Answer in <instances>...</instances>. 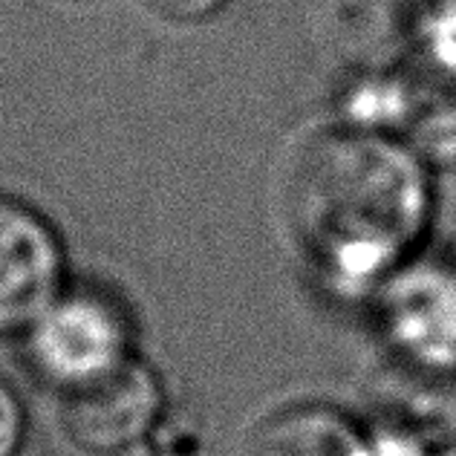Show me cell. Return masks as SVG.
<instances>
[{
	"label": "cell",
	"instance_id": "ba28073f",
	"mask_svg": "<svg viewBox=\"0 0 456 456\" xmlns=\"http://www.w3.org/2000/svg\"><path fill=\"white\" fill-rule=\"evenodd\" d=\"M362 428L327 404H292L255 428L243 456H358Z\"/></svg>",
	"mask_w": 456,
	"mask_h": 456
},
{
	"label": "cell",
	"instance_id": "4fadbf2b",
	"mask_svg": "<svg viewBox=\"0 0 456 456\" xmlns=\"http://www.w3.org/2000/svg\"><path fill=\"white\" fill-rule=\"evenodd\" d=\"M159 18L176 20V23H197L211 15H217V9L225 0H145Z\"/></svg>",
	"mask_w": 456,
	"mask_h": 456
},
{
	"label": "cell",
	"instance_id": "7a4b0ae2",
	"mask_svg": "<svg viewBox=\"0 0 456 456\" xmlns=\"http://www.w3.org/2000/svg\"><path fill=\"white\" fill-rule=\"evenodd\" d=\"M32 373L58 393H73L134 362V327L113 295L64 286L23 332Z\"/></svg>",
	"mask_w": 456,
	"mask_h": 456
},
{
	"label": "cell",
	"instance_id": "6da1fadb",
	"mask_svg": "<svg viewBox=\"0 0 456 456\" xmlns=\"http://www.w3.org/2000/svg\"><path fill=\"white\" fill-rule=\"evenodd\" d=\"M430 208L428 165L404 142L338 125L306 142L286 185V223L304 266L344 301H370L419 255Z\"/></svg>",
	"mask_w": 456,
	"mask_h": 456
},
{
	"label": "cell",
	"instance_id": "9c48e42d",
	"mask_svg": "<svg viewBox=\"0 0 456 456\" xmlns=\"http://www.w3.org/2000/svg\"><path fill=\"white\" fill-rule=\"evenodd\" d=\"M411 69H350V76L335 95L338 127L362 130V134L402 139L411 116Z\"/></svg>",
	"mask_w": 456,
	"mask_h": 456
},
{
	"label": "cell",
	"instance_id": "8992f818",
	"mask_svg": "<svg viewBox=\"0 0 456 456\" xmlns=\"http://www.w3.org/2000/svg\"><path fill=\"white\" fill-rule=\"evenodd\" d=\"M370 419L399 428L428 456H456V373L387 362L370 381Z\"/></svg>",
	"mask_w": 456,
	"mask_h": 456
},
{
	"label": "cell",
	"instance_id": "52a82bcc",
	"mask_svg": "<svg viewBox=\"0 0 456 456\" xmlns=\"http://www.w3.org/2000/svg\"><path fill=\"white\" fill-rule=\"evenodd\" d=\"M422 0H323V41L350 69L402 67Z\"/></svg>",
	"mask_w": 456,
	"mask_h": 456
},
{
	"label": "cell",
	"instance_id": "30bf717a",
	"mask_svg": "<svg viewBox=\"0 0 456 456\" xmlns=\"http://www.w3.org/2000/svg\"><path fill=\"white\" fill-rule=\"evenodd\" d=\"M411 69V116L402 139L419 159L430 165H456V78Z\"/></svg>",
	"mask_w": 456,
	"mask_h": 456
},
{
	"label": "cell",
	"instance_id": "3957f363",
	"mask_svg": "<svg viewBox=\"0 0 456 456\" xmlns=\"http://www.w3.org/2000/svg\"><path fill=\"white\" fill-rule=\"evenodd\" d=\"M390 364L456 373V263L413 255L370 297Z\"/></svg>",
	"mask_w": 456,
	"mask_h": 456
},
{
	"label": "cell",
	"instance_id": "5b68a950",
	"mask_svg": "<svg viewBox=\"0 0 456 456\" xmlns=\"http://www.w3.org/2000/svg\"><path fill=\"white\" fill-rule=\"evenodd\" d=\"M64 248L35 208L0 194V335H23L64 289Z\"/></svg>",
	"mask_w": 456,
	"mask_h": 456
},
{
	"label": "cell",
	"instance_id": "277c9868",
	"mask_svg": "<svg viewBox=\"0 0 456 456\" xmlns=\"http://www.w3.org/2000/svg\"><path fill=\"white\" fill-rule=\"evenodd\" d=\"M165 407L153 370L134 358L113 376L61 395L64 434L87 453L118 456L148 439Z\"/></svg>",
	"mask_w": 456,
	"mask_h": 456
},
{
	"label": "cell",
	"instance_id": "7c38bea8",
	"mask_svg": "<svg viewBox=\"0 0 456 456\" xmlns=\"http://www.w3.org/2000/svg\"><path fill=\"white\" fill-rule=\"evenodd\" d=\"M27 439V413L15 390L0 379V456H18Z\"/></svg>",
	"mask_w": 456,
	"mask_h": 456
},
{
	"label": "cell",
	"instance_id": "8fae6325",
	"mask_svg": "<svg viewBox=\"0 0 456 456\" xmlns=\"http://www.w3.org/2000/svg\"><path fill=\"white\" fill-rule=\"evenodd\" d=\"M358 456H428V453L419 448V442L402 434L399 428L370 419V425L362 428V448H358Z\"/></svg>",
	"mask_w": 456,
	"mask_h": 456
}]
</instances>
